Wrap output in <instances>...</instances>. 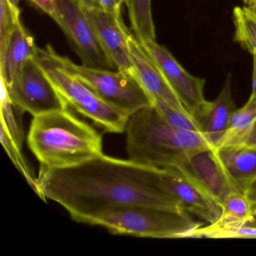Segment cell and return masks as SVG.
Segmentation results:
<instances>
[{
    "mask_svg": "<svg viewBox=\"0 0 256 256\" xmlns=\"http://www.w3.org/2000/svg\"><path fill=\"white\" fill-rule=\"evenodd\" d=\"M8 1L14 11L20 13V8H19V4H20L22 0H8Z\"/></svg>",
    "mask_w": 256,
    "mask_h": 256,
    "instance_id": "4dcf8cb0",
    "label": "cell"
},
{
    "mask_svg": "<svg viewBox=\"0 0 256 256\" xmlns=\"http://www.w3.org/2000/svg\"><path fill=\"white\" fill-rule=\"evenodd\" d=\"M236 109L232 97V74H228L217 98L209 102L204 112L197 120L202 133L215 148Z\"/></svg>",
    "mask_w": 256,
    "mask_h": 256,
    "instance_id": "5bb4252c",
    "label": "cell"
},
{
    "mask_svg": "<svg viewBox=\"0 0 256 256\" xmlns=\"http://www.w3.org/2000/svg\"><path fill=\"white\" fill-rule=\"evenodd\" d=\"M222 214L216 222L209 224L215 228L242 226L254 223V216L250 203L244 193L234 192L229 194L221 206Z\"/></svg>",
    "mask_w": 256,
    "mask_h": 256,
    "instance_id": "ac0fdd59",
    "label": "cell"
},
{
    "mask_svg": "<svg viewBox=\"0 0 256 256\" xmlns=\"http://www.w3.org/2000/svg\"><path fill=\"white\" fill-rule=\"evenodd\" d=\"M56 55L52 46L48 44L46 48H38L34 58L46 72L68 107L92 120L106 132H124L130 116L102 100L65 70Z\"/></svg>",
    "mask_w": 256,
    "mask_h": 256,
    "instance_id": "277c9868",
    "label": "cell"
},
{
    "mask_svg": "<svg viewBox=\"0 0 256 256\" xmlns=\"http://www.w3.org/2000/svg\"><path fill=\"white\" fill-rule=\"evenodd\" d=\"M251 208L253 216L256 217V180L250 186L244 193Z\"/></svg>",
    "mask_w": 256,
    "mask_h": 256,
    "instance_id": "83f0119b",
    "label": "cell"
},
{
    "mask_svg": "<svg viewBox=\"0 0 256 256\" xmlns=\"http://www.w3.org/2000/svg\"><path fill=\"white\" fill-rule=\"evenodd\" d=\"M125 132L128 158L158 168L178 167L194 154L216 148L203 133L172 126L152 104L130 115Z\"/></svg>",
    "mask_w": 256,
    "mask_h": 256,
    "instance_id": "3957f363",
    "label": "cell"
},
{
    "mask_svg": "<svg viewBox=\"0 0 256 256\" xmlns=\"http://www.w3.org/2000/svg\"><path fill=\"white\" fill-rule=\"evenodd\" d=\"M250 223L228 228H215L210 224L200 226L191 232L188 238H256V226Z\"/></svg>",
    "mask_w": 256,
    "mask_h": 256,
    "instance_id": "603a6c76",
    "label": "cell"
},
{
    "mask_svg": "<svg viewBox=\"0 0 256 256\" xmlns=\"http://www.w3.org/2000/svg\"><path fill=\"white\" fill-rule=\"evenodd\" d=\"M133 32L140 42L156 41L151 0H124Z\"/></svg>",
    "mask_w": 256,
    "mask_h": 256,
    "instance_id": "d6986e66",
    "label": "cell"
},
{
    "mask_svg": "<svg viewBox=\"0 0 256 256\" xmlns=\"http://www.w3.org/2000/svg\"><path fill=\"white\" fill-rule=\"evenodd\" d=\"M242 2H244V4L246 6L253 8V6H254V0H242Z\"/></svg>",
    "mask_w": 256,
    "mask_h": 256,
    "instance_id": "d6a6232c",
    "label": "cell"
},
{
    "mask_svg": "<svg viewBox=\"0 0 256 256\" xmlns=\"http://www.w3.org/2000/svg\"><path fill=\"white\" fill-rule=\"evenodd\" d=\"M20 14L13 10L8 0H0V60L5 55Z\"/></svg>",
    "mask_w": 256,
    "mask_h": 256,
    "instance_id": "d4e9b609",
    "label": "cell"
},
{
    "mask_svg": "<svg viewBox=\"0 0 256 256\" xmlns=\"http://www.w3.org/2000/svg\"><path fill=\"white\" fill-rule=\"evenodd\" d=\"M234 41L252 55L256 53V10L236 6L233 10Z\"/></svg>",
    "mask_w": 256,
    "mask_h": 256,
    "instance_id": "ffe728a7",
    "label": "cell"
},
{
    "mask_svg": "<svg viewBox=\"0 0 256 256\" xmlns=\"http://www.w3.org/2000/svg\"><path fill=\"white\" fill-rule=\"evenodd\" d=\"M253 8L256 10V0H254V6H253Z\"/></svg>",
    "mask_w": 256,
    "mask_h": 256,
    "instance_id": "e575fe53",
    "label": "cell"
},
{
    "mask_svg": "<svg viewBox=\"0 0 256 256\" xmlns=\"http://www.w3.org/2000/svg\"><path fill=\"white\" fill-rule=\"evenodd\" d=\"M90 224L106 228L114 234L174 239L188 238L203 223L194 221L187 212L131 205L106 211L94 218Z\"/></svg>",
    "mask_w": 256,
    "mask_h": 256,
    "instance_id": "5b68a950",
    "label": "cell"
},
{
    "mask_svg": "<svg viewBox=\"0 0 256 256\" xmlns=\"http://www.w3.org/2000/svg\"><path fill=\"white\" fill-rule=\"evenodd\" d=\"M24 112L13 104L1 79V125L6 128L16 144L22 149L24 132L22 125V115Z\"/></svg>",
    "mask_w": 256,
    "mask_h": 256,
    "instance_id": "44dd1931",
    "label": "cell"
},
{
    "mask_svg": "<svg viewBox=\"0 0 256 256\" xmlns=\"http://www.w3.org/2000/svg\"><path fill=\"white\" fill-rule=\"evenodd\" d=\"M140 43L160 68L187 113L197 120L209 103L204 95L205 80L194 77L186 71L172 54L156 42Z\"/></svg>",
    "mask_w": 256,
    "mask_h": 256,
    "instance_id": "9c48e42d",
    "label": "cell"
},
{
    "mask_svg": "<svg viewBox=\"0 0 256 256\" xmlns=\"http://www.w3.org/2000/svg\"><path fill=\"white\" fill-rule=\"evenodd\" d=\"M28 144L41 166L50 169L76 167L103 154L101 134L68 108L34 116Z\"/></svg>",
    "mask_w": 256,
    "mask_h": 256,
    "instance_id": "7a4b0ae2",
    "label": "cell"
},
{
    "mask_svg": "<svg viewBox=\"0 0 256 256\" xmlns=\"http://www.w3.org/2000/svg\"><path fill=\"white\" fill-rule=\"evenodd\" d=\"M30 1L54 20L58 14L55 0H30Z\"/></svg>",
    "mask_w": 256,
    "mask_h": 256,
    "instance_id": "4316f807",
    "label": "cell"
},
{
    "mask_svg": "<svg viewBox=\"0 0 256 256\" xmlns=\"http://www.w3.org/2000/svg\"><path fill=\"white\" fill-rule=\"evenodd\" d=\"M174 168L180 170L220 206L229 194L239 191L222 166L216 148L200 151Z\"/></svg>",
    "mask_w": 256,
    "mask_h": 256,
    "instance_id": "8fae6325",
    "label": "cell"
},
{
    "mask_svg": "<svg viewBox=\"0 0 256 256\" xmlns=\"http://www.w3.org/2000/svg\"><path fill=\"white\" fill-rule=\"evenodd\" d=\"M59 25L82 61V65L114 70L84 8L76 0H55Z\"/></svg>",
    "mask_w": 256,
    "mask_h": 256,
    "instance_id": "ba28073f",
    "label": "cell"
},
{
    "mask_svg": "<svg viewBox=\"0 0 256 256\" xmlns=\"http://www.w3.org/2000/svg\"><path fill=\"white\" fill-rule=\"evenodd\" d=\"M38 52L34 36L22 24L16 23L4 58L0 60V73L6 85H10L18 76L25 62L34 58Z\"/></svg>",
    "mask_w": 256,
    "mask_h": 256,
    "instance_id": "2e32d148",
    "label": "cell"
},
{
    "mask_svg": "<svg viewBox=\"0 0 256 256\" xmlns=\"http://www.w3.org/2000/svg\"><path fill=\"white\" fill-rule=\"evenodd\" d=\"M248 144L256 146V128H254V132H253L252 136Z\"/></svg>",
    "mask_w": 256,
    "mask_h": 256,
    "instance_id": "1f68e13d",
    "label": "cell"
},
{
    "mask_svg": "<svg viewBox=\"0 0 256 256\" xmlns=\"http://www.w3.org/2000/svg\"><path fill=\"white\" fill-rule=\"evenodd\" d=\"M152 106L172 126L184 131L202 133L198 122L187 112L174 108L160 101H154Z\"/></svg>",
    "mask_w": 256,
    "mask_h": 256,
    "instance_id": "cb8c5ba5",
    "label": "cell"
},
{
    "mask_svg": "<svg viewBox=\"0 0 256 256\" xmlns=\"http://www.w3.org/2000/svg\"><path fill=\"white\" fill-rule=\"evenodd\" d=\"M216 154L235 186L244 194L256 180V146L216 149Z\"/></svg>",
    "mask_w": 256,
    "mask_h": 256,
    "instance_id": "9a60e30c",
    "label": "cell"
},
{
    "mask_svg": "<svg viewBox=\"0 0 256 256\" xmlns=\"http://www.w3.org/2000/svg\"><path fill=\"white\" fill-rule=\"evenodd\" d=\"M158 168L104 154L66 169L40 167V196L59 204L73 220L90 224L106 211L131 205L187 212L160 185Z\"/></svg>",
    "mask_w": 256,
    "mask_h": 256,
    "instance_id": "6da1fadb",
    "label": "cell"
},
{
    "mask_svg": "<svg viewBox=\"0 0 256 256\" xmlns=\"http://www.w3.org/2000/svg\"><path fill=\"white\" fill-rule=\"evenodd\" d=\"M0 138L2 142V146L6 154H8L10 158L12 161L13 164L18 169L19 172L26 178L28 184L31 186L34 191L36 192L38 196H40V187H38V178L35 176L32 170L30 168L26 162L25 161L23 155H22V150L12 138L10 133L7 131L6 128L1 125V134Z\"/></svg>",
    "mask_w": 256,
    "mask_h": 256,
    "instance_id": "7402d4cb",
    "label": "cell"
},
{
    "mask_svg": "<svg viewBox=\"0 0 256 256\" xmlns=\"http://www.w3.org/2000/svg\"><path fill=\"white\" fill-rule=\"evenodd\" d=\"M253 56V74H252V94L248 98V102L254 101L256 100V53Z\"/></svg>",
    "mask_w": 256,
    "mask_h": 256,
    "instance_id": "f1b7e54d",
    "label": "cell"
},
{
    "mask_svg": "<svg viewBox=\"0 0 256 256\" xmlns=\"http://www.w3.org/2000/svg\"><path fill=\"white\" fill-rule=\"evenodd\" d=\"M6 88L13 104L34 116L68 108L34 58L25 62L13 82Z\"/></svg>",
    "mask_w": 256,
    "mask_h": 256,
    "instance_id": "52a82bcc",
    "label": "cell"
},
{
    "mask_svg": "<svg viewBox=\"0 0 256 256\" xmlns=\"http://www.w3.org/2000/svg\"><path fill=\"white\" fill-rule=\"evenodd\" d=\"M256 127V100L248 102L232 114L227 128L217 144L216 149L245 146Z\"/></svg>",
    "mask_w": 256,
    "mask_h": 256,
    "instance_id": "e0dca14e",
    "label": "cell"
},
{
    "mask_svg": "<svg viewBox=\"0 0 256 256\" xmlns=\"http://www.w3.org/2000/svg\"><path fill=\"white\" fill-rule=\"evenodd\" d=\"M98 8L106 12L121 18V6L118 0H96Z\"/></svg>",
    "mask_w": 256,
    "mask_h": 256,
    "instance_id": "484cf974",
    "label": "cell"
},
{
    "mask_svg": "<svg viewBox=\"0 0 256 256\" xmlns=\"http://www.w3.org/2000/svg\"><path fill=\"white\" fill-rule=\"evenodd\" d=\"M118 2L122 6V2H124V0H118Z\"/></svg>",
    "mask_w": 256,
    "mask_h": 256,
    "instance_id": "836d02e7",
    "label": "cell"
},
{
    "mask_svg": "<svg viewBox=\"0 0 256 256\" xmlns=\"http://www.w3.org/2000/svg\"><path fill=\"white\" fill-rule=\"evenodd\" d=\"M56 56L65 70L102 100L128 116L152 106L150 97L133 76L116 70L77 65L68 58L59 54Z\"/></svg>",
    "mask_w": 256,
    "mask_h": 256,
    "instance_id": "8992f818",
    "label": "cell"
},
{
    "mask_svg": "<svg viewBox=\"0 0 256 256\" xmlns=\"http://www.w3.org/2000/svg\"><path fill=\"white\" fill-rule=\"evenodd\" d=\"M80 6L86 10H92V8H98L96 0H76Z\"/></svg>",
    "mask_w": 256,
    "mask_h": 256,
    "instance_id": "f546056e",
    "label": "cell"
},
{
    "mask_svg": "<svg viewBox=\"0 0 256 256\" xmlns=\"http://www.w3.org/2000/svg\"><path fill=\"white\" fill-rule=\"evenodd\" d=\"M128 44L136 78L150 97L152 103L154 101L162 102L174 108L187 112L142 43L131 34Z\"/></svg>",
    "mask_w": 256,
    "mask_h": 256,
    "instance_id": "4fadbf2b",
    "label": "cell"
},
{
    "mask_svg": "<svg viewBox=\"0 0 256 256\" xmlns=\"http://www.w3.org/2000/svg\"><path fill=\"white\" fill-rule=\"evenodd\" d=\"M160 180L163 190L187 212L197 216L209 224L220 218L221 206L176 168H160Z\"/></svg>",
    "mask_w": 256,
    "mask_h": 256,
    "instance_id": "7c38bea8",
    "label": "cell"
},
{
    "mask_svg": "<svg viewBox=\"0 0 256 256\" xmlns=\"http://www.w3.org/2000/svg\"><path fill=\"white\" fill-rule=\"evenodd\" d=\"M84 11L114 70L136 78L128 44L131 34L122 23V18L100 8H84Z\"/></svg>",
    "mask_w": 256,
    "mask_h": 256,
    "instance_id": "30bf717a",
    "label": "cell"
}]
</instances>
